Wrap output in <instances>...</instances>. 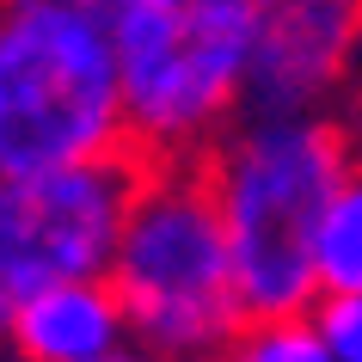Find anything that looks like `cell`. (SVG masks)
<instances>
[{"label": "cell", "mask_w": 362, "mask_h": 362, "mask_svg": "<svg viewBox=\"0 0 362 362\" xmlns=\"http://www.w3.org/2000/svg\"><path fill=\"white\" fill-rule=\"evenodd\" d=\"M129 148L111 19L62 0H0V172Z\"/></svg>", "instance_id": "obj_4"}, {"label": "cell", "mask_w": 362, "mask_h": 362, "mask_svg": "<svg viewBox=\"0 0 362 362\" xmlns=\"http://www.w3.org/2000/svg\"><path fill=\"white\" fill-rule=\"evenodd\" d=\"M111 283L129 307V332L178 362H215L246 325L233 240L203 160H148L129 203Z\"/></svg>", "instance_id": "obj_3"}, {"label": "cell", "mask_w": 362, "mask_h": 362, "mask_svg": "<svg viewBox=\"0 0 362 362\" xmlns=\"http://www.w3.org/2000/svg\"><path fill=\"white\" fill-rule=\"evenodd\" d=\"M313 258H320V295H362V160L325 209Z\"/></svg>", "instance_id": "obj_8"}, {"label": "cell", "mask_w": 362, "mask_h": 362, "mask_svg": "<svg viewBox=\"0 0 362 362\" xmlns=\"http://www.w3.org/2000/svg\"><path fill=\"white\" fill-rule=\"evenodd\" d=\"M62 6H80V13H98V19H111L117 0H62Z\"/></svg>", "instance_id": "obj_12"}, {"label": "cell", "mask_w": 362, "mask_h": 362, "mask_svg": "<svg viewBox=\"0 0 362 362\" xmlns=\"http://www.w3.org/2000/svg\"><path fill=\"white\" fill-rule=\"evenodd\" d=\"M105 362H178V356H160V350H153V344L129 338V344H123V350H117V356H105Z\"/></svg>", "instance_id": "obj_11"}, {"label": "cell", "mask_w": 362, "mask_h": 362, "mask_svg": "<svg viewBox=\"0 0 362 362\" xmlns=\"http://www.w3.org/2000/svg\"><path fill=\"white\" fill-rule=\"evenodd\" d=\"M129 338V307L111 276H74V283L37 288L6 320V350L19 362H105Z\"/></svg>", "instance_id": "obj_7"}, {"label": "cell", "mask_w": 362, "mask_h": 362, "mask_svg": "<svg viewBox=\"0 0 362 362\" xmlns=\"http://www.w3.org/2000/svg\"><path fill=\"white\" fill-rule=\"evenodd\" d=\"M313 325L325 332L338 362H362V295H320Z\"/></svg>", "instance_id": "obj_10"}, {"label": "cell", "mask_w": 362, "mask_h": 362, "mask_svg": "<svg viewBox=\"0 0 362 362\" xmlns=\"http://www.w3.org/2000/svg\"><path fill=\"white\" fill-rule=\"evenodd\" d=\"M215 362H338V356L313 325V313H283V320H246Z\"/></svg>", "instance_id": "obj_9"}, {"label": "cell", "mask_w": 362, "mask_h": 362, "mask_svg": "<svg viewBox=\"0 0 362 362\" xmlns=\"http://www.w3.org/2000/svg\"><path fill=\"white\" fill-rule=\"evenodd\" d=\"M362 56V0H264L252 111H332Z\"/></svg>", "instance_id": "obj_6"}, {"label": "cell", "mask_w": 362, "mask_h": 362, "mask_svg": "<svg viewBox=\"0 0 362 362\" xmlns=\"http://www.w3.org/2000/svg\"><path fill=\"white\" fill-rule=\"evenodd\" d=\"M356 160V135L332 111H246L203 153L233 240L246 320H283L320 307L313 240Z\"/></svg>", "instance_id": "obj_1"}, {"label": "cell", "mask_w": 362, "mask_h": 362, "mask_svg": "<svg viewBox=\"0 0 362 362\" xmlns=\"http://www.w3.org/2000/svg\"><path fill=\"white\" fill-rule=\"evenodd\" d=\"M258 6L264 0H117L111 43L129 148L203 160L252 111Z\"/></svg>", "instance_id": "obj_2"}, {"label": "cell", "mask_w": 362, "mask_h": 362, "mask_svg": "<svg viewBox=\"0 0 362 362\" xmlns=\"http://www.w3.org/2000/svg\"><path fill=\"white\" fill-rule=\"evenodd\" d=\"M141 172H148L141 148L37 172H0V344L13 307L31 301L37 288L111 276Z\"/></svg>", "instance_id": "obj_5"}]
</instances>
